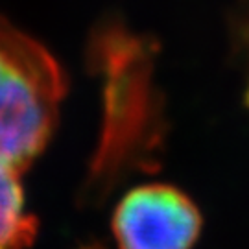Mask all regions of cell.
I'll return each instance as SVG.
<instances>
[{"instance_id":"3","label":"cell","mask_w":249,"mask_h":249,"mask_svg":"<svg viewBox=\"0 0 249 249\" xmlns=\"http://www.w3.org/2000/svg\"><path fill=\"white\" fill-rule=\"evenodd\" d=\"M201 225L196 203L170 185L129 190L113 216L118 249H192Z\"/></svg>"},{"instance_id":"2","label":"cell","mask_w":249,"mask_h":249,"mask_svg":"<svg viewBox=\"0 0 249 249\" xmlns=\"http://www.w3.org/2000/svg\"><path fill=\"white\" fill-rule=\"evenodd\" d=\"M92 59L107 74V109L102 144L90 172L89 188L102 190L118 174L133 150L137 135L135 122L141 124V45L116 26H106L92 41Z\"/></svg>"},{"instance_id":"4","label":"cell","mask_w":249,"mask_h":249,"mask_svg":"<svg viewBox=\"0 0 249 249\" xmlns=\"http://www.w3.org/2000/svg\"><path fill=\"white\" fill-rule=\"evenodd\" d=\"M36 232V218L26 213L20 170L0 164V249H26Z\"/></svg>"},{"instance_id":"1","label":"cell","mask_w":249,"mask_h":249,"mask_svg":"<svg viewBox=\"0 0 249 249\" xmlns=\"http://www.w3.org/2000/svg\"><path fill=\"white\" fill-rule=\"evenodd\" d=\"M65 90L52 53L0 18V164L22 172L45 150Z\"/></svg>"}]
</instances>
